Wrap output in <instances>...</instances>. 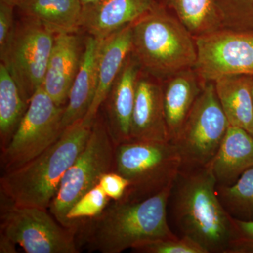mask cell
Instances as JSON below:
<instances>
[{
  "label": "cell",
  "mask_w": 253,
  "mask_h": 253,
  "mask_svg": "<svg viewBox=\"0 0 253 253\" xmlns=\"http://www.w3.org/2000/svg\"><path fill=\"white\" fill-rule=\"evenodd\" d=\"M14 7L0 1V57L6 56L14 38L16 23L14 20Z\"/></svg>",
  "instance_id": "obj_28"
},
{
  "label": "cell",
  "mask_w": 253,
  "mask_h": 253,
  "mask_svg": "<svg viewBox=\"0 0 253 253\" xmlns=\"http://www.w3.org/2000/svg\"><path fill=\"white\" fill-rule=\"evenodd\" d=\"M92 125L83 119L73 123L41 155L17 169L3 173L1 196L16 206L49 209L65 173L85 146Z\"/></svg>",
  "instance_id": "obj_3"
},
{
  "label": "cell",
  "mask_w": 253,
  "mask_h": 253,
  "mask_svg": "<svg viewBox=\"0 0 253 253\" xmlns=\"http://www.w3.org/2000/svg\"><path fill=\"white\" fill-rule=\"evenodd\" d=\"M29 104L4 63L0 64V149L4 151L12 139Z\"/></svg>",
  "instance_id": "obj_22"
},
{
  "label": "cell",
  "mask_w": 253,
  "mask_h": 253,
  "mask_svg": "<svg viewBox=\"0 0 253 253\" xmlns=\"http://www.w3.org/2000/svg\"><path fill=\"white\" fill-rule=\"evenodd\" d=\"M217 196L234 219L253 221V166L229 186L217 185Z\"/></svg>",
  "instance_id": "obj_24"
},
{
  "label": "cell",
  "mask_w": 253,
  "mask_h": 253,
  "mask_svg": "<svg viewBox=\"0 0 253 253\" xmlns=\"http://www.w3.org/2000/svg\"><path fill=\"white\" fill-rule=\"evenodd\" d=\"M223 28L253 29V0H214Z\"/></svg>",
  "instance_id": "obj_26"
},
{
  "label": "cell",
  "mask_w": 253,
  "mask_h": 253,
  "mask_svg": "<svg viewBox=\"0 0 253 253\" xmlns=\"http://www.w3.org/2000/svg\"><path fill=\"white\" fill-rule=\"evenodd\" d=\"M99 186L111 201H120L124 197L129 182L121 174L112 171L106 172L100 178Z\"/></svg>",
  "instance_id": "obj_29"
},
{
  "label": "cell",
  "mask_w": 253,
  "mask_h": 253,
  "mask_svg": "<svg viewBox=\"0 0 253 253\" xmlns=\"http://www.w3.org/2000/svg\"><path fill=\"white\" fill-rule=\"evenodd\" d=\"M25 0H0V1H3V2L6 3L10 5H12L14 7L17 8L19 5L22 4Z\"/></svg>",
  "instance_id": "obj_32"
},
{
  "label": "cell",
  "mask_w": 253,
  "mask_h": 253,
  "mask_svg": "<svg viewBox=\"0 0 253 253\" xmlns=\"http://www.w3.org/2000/svg\"><path fill=\"white\" fill-rule=\"evenodd\" d=\"M102 39L88 36L77 75L73 81L68 102L65 106L63 126L66 129L83 120L89 111L98 84V61Z\"/></svg>",
  "instance_id": "obj_17"
},
{
  "label": "cell",
  "mask_w": 253,
  "mask_h": 253,
  "mask_svg": "<svg viewBox=\"0 0 253 253\" xmlns=\"http://www.w3.org/2000/svg\"><path fill=\"white\" fill-rule=\"evenodd\" d=\"M229 124L213 82L204 84L177 137L181 167H204L217 154Z\"/></svg>",
  "instance_id": "obj_9"
},
{
  "label": "cell",
  "mask_w": 253,
  "mask_h": 253,
  "mask_svg": "<svg viewBox=\"0 0 253 253\" xmlns=\"http://www.w3.org/2000/svg\"><path fill=\"white\" fill-rule=\"evenodd\" d=\"M131 250L139 253H207L202 246L187 237L146 241Z\"/></svg>",
  "instance_id": "obj_27"
},
{
  "label": "cell",
  "mask_w": 253,
  "mask_h": 253,
  "mask_svg": "<svg viewBox=\"0 0 253 253\" xmlns=\"http://www.w3.org/2000/svg\"><path fill=\"white\" fill-rule=\"evenodd\" d=\"M56 33L34 18L16 22L14 38L1 63L9 70L28 104L42 86Z\"/></svg>",
  "instance_id": "obj_10"
},
{
  "label": "cell",
  "mask_w": 253,
  "mask_h": 253,
  "mask_svg": "<svg viewBox=\"0 0 253 253\" xmlns=\"http://www.w3.org/2000/svg\"><path fill=\"white\" fill-rule=\"evenodd\" d=\"M65 106H58L42 86L36 91L12 139L1 151L3 173L21 167L59 140L65 129Z\"/></svg>",
  "instance_id": "obj_8"
},
{
  "label": "cell",
  "mask_w": 253,
  "mask_h": 253,
  "mask_svg": "<svg viewBox=\"0 0 253 253\" xmlns=\"http://www.w3.org/2000/svg\"><path fill=\"white\" fill-rule=\"evenodd\" d=\"M111 200L96 184L78 200L66 216L67 228L78 232L83 223L99 215Z\"/></svg>",
  "instance_id": "obj_25"
},
{
  "label": "cell",
  "mask_w": 253,
  "mask_h": 253,
  "mask_svg": "<svg viewBox=\"0 0 253 253\" xmlns=\"http://www.w3.org/2000/svg\"><path fill=\"white\" fill-rule=\"evenodd\" d=\"M166 80L162 84L163 104L169 141L172 142L179 135L205 83L194 68L183 70Z\"/></svg>",
  "instance_id": "obj_18"
},
{
  "label": "cell",
  "mask_w": 253,
  "mask_h": 253,
  "mask_svg": "<svg viewBox=\"0 0 253 253\" xmlns=\"http://www.w3.org/2000/svg\"><path fill=\"white\" fill-rule=\"evenodd\" d=\"M131 51V24L102 39L98 61V84L89 111L83 118L92 125Z\"/></svg>",
  "instance_id": "obj_16"
},
{
  "label": "cell",
  "mask_w": 253,
  "mask_h": 253,
  "mask_svg": "<svg viewBox=\"0 0 253 253\" xmlns=\"http://www.w3.org/2000/svg\"><path fill=\"white\" fill-rule=\"evenodd\" d=\"M171 187L142 201H112L99 215L83 223L78 243L89 251L121 253L146 241L179 237L168 221Z\"/></svg>",
  "instance_id": "obj_2"
},
{
  "label": "cell",
  "mask_w": 253,
  "mask_h": 253,
  "mask_svg": "<svg viewBox=\"0 0 253 253\" xmlns=\"http://www.w3.org/2000/svg\"><path fill=\"white\" fill-rule=\"evenodd\" d=\"M16 244L12 240L0 233V253H16Z\"/></svg>",
  "instance_id": "obj_31"
},
{
  "label": "cell",
  "mask_w": 253,
  "mask_h": 253,
  "mask_svg": "<svg viewBox=\"0 0 253 253\" xmlns=\"http://www.w3.org/2000/svg\"><path fill=\"white\" fill-rule=\"evenodd\" d=\"M253 166V136L243 128L229 126L210 164L217 185H231Z\"/></svg>",
  "instance_id": "obj_19"
},
{
  "label": "cell",
  "mask_w": 253,
  "mask_h": 253,
  "mask_svg": "<svg viewBox=\"0 0 253 253\" xmlns=\"http://www.w3.org/2000/svg\"><path fill=\"white\" fill-rule=\"evenodd\" d=\"M142 73L136 83L130 140L170 141L165 114L162 84L143 76Z\"/></svg>",
  "instance_id": "obj_14"
},
{
  "label": "cell",
  "mask_w": 253,
  "mask_h": 253,
  "mask_svg": "<svg viewBox=\"0 0 253 253\" xmlns=\"http://www.w3.org/2000/svg\"><path fill=\"white\" fill-rule=\"evenodd\" d=\"M194 38V69L203 83L224 76H253V29L221 28Z\"/></svg>",
  "instance_id": "obj_11"
},
{
  "label": "cell",
  "mask_w": 253,
  "mask_h": 253,
  "mask_svg": "<svg viewBox=\"0 0 253 253\" xmlns=\"http://www.w3.org/2000/svg\"><path fill=\"white\" fill-rule=\"evenodd\" d=\"M84 49V41L83 42L77 33L55 34L54 45L42 86L58 106H64L67 104Z\"/></svg>",
  "instance_id": "obj_12"
},
{
  "label": "cell",
  "mask_w": 253,
  "mask_h": 253,
  "mask_svg": "<svg viewBox=\"0 0 253 253\" xmlns=\"http://www.w3.org/2000/svg\"><path fill=\"white\" fill-rule=\"evenodd\" d=\"M156 0H98L83 6L80 26L89 36L104 39L149 12Z\"/></svg>",
  "instance_id": "obj_15"
},
{
  "label": "cell",
  "mask_w": 253,
  "mask_h": 253,
  "mask_svg": "<svg viewBox=\"0 0 253 253\" xmlns=\"http://www.w3.org/2000/svg\"><path fill=\"white\" fill-rule=\"evenodd\" d=\"M141 71L140 65L131 52L102 105L108 129L116 145L130 141L136 83Z\"/></svg>",
  "instance_id": "obj_13"
},
{
  "label": "cell",
  "mask_w": 253,
  "mask_h": 253,
  "mask_svg": "<svg viewBox=\"0 0 253 253\" xmlns=\"http://www.w3.org/2000/svg\"><path fill=\"white\" fill-rule=\"evenodd\" d=\"M253 76H224L213 82L218 99L230 126H239L252 134Z\"/></svg>",
  "instance_id": "obj_20"
},
{
  "label": "cell",
  "mask_w": 253,
  "mask_h": 253,
  "mask_svg": "<svg viewBox=\"0 0 253 253\" xmlns=\"http://www.w3.org/2000/svg\"><path fill=\"white\" fill-rule=\"evenodd\" d=\"M17 8L23 16L41 21L56 33L81 29V0H25Z\"/></svg>",
  "instance_id": "obj_21"
},
{
  "label": "cell",
  "mask_w": 253,
  "mask_h": 253,
  "mask_svg": "<svg viewBox=\"0 0 253 253\" xmlns=\"http://www.w3.org/2000/svg\"><path fill=\"white\" fill-rule=\"evenodd\" d=\"M116 146L104 116L98 113L85 146L65 173L48 209L64 227L66 216L78 200L99 184L103 174L115 171Z\"/></svg>",
  "instance_id": "obj_6"
},
{
  "label": "cell",
  "mask_w": 253,
  "mask_h": 253,
  "mask_svg": "<svg viewBox=\"0 0 253 253\" xmlns=\"http://www.w3.org/2000/svg\"><path fill=\"white\" fill-rule=\"evenodd\" d=\"M0 233L27 253H79L77 232L48 210L18 206L1 196Z\"/></svg>",
  "instance_id": "obj_7"
},
{
  "label": "cell",
  "mask_w": 253,
  "mask_h": 253,
  "mask_svg": "<svg viewBox=\"0 0 253 253\" xmlns=\"http://www.w3.org/2000/svg\"><path fill=\"white\" fill-rule=\"evenodd\" d=\"M96 1H98V0H81L82 5H83V6H85V5L91 4V3H94Z\"/></svg>",
  "instance_id": "obj_33"
},
{
  "label": "cell",
  "mask_w": 253,
  "mask_h": 253,
  "mask_svg": "<svg viewBox=\"0 0 253 253\" xmlns=\"http://www.w3.org/2000/svg\"><path fill=\"white\" fill-rule=\"evenodd\" d=\"M182 162L171 141H133L116 145L115 171L129 182L121 200L142 201L172 186Z\"/></svg>",
  "instance_id": "obj_5"
},
{
  "label": "cell",
  "mask_w": 253,
  "mask_h": 253,
  "mask_svg": "<svg viewBox=\"0 0 253 253\" xmlns=\"http://www.w3.org/2000/svg\"><path fill=\"white\" fill-rule=\"evenodd\" d=\"M234 220L236 239L229 253H253V221Z\"/></svg>",
  "instance_id": "obj_30"
},
{
  "label": "cell",
  "mask_w": 253,
  "mask_h": 253,
  "mask_svg": "<svg viewBox=\"0 0 253 253\" xmlns=\"http://www.w3.org/2000/svg\"><path fill=\"white\" fill-rule=\"evenodd\" d=\"M194 37L223 28L214 0H163Z\"/></svg>",
  "instance_id": "obj_23"
},
{
  "label": "cell",
  "mask_w": 253,
  "mask_h": 253,
  "mask_svg": "<svg viewBox=\"0 0 253 253\" xmlns=\"http://www.w3.org/2000/svg\"><path fill=\"white\" fill-rule=\"evenodd\" d=\"M216 188L210 165L181 167L171 187L168 217L179 237L196 241L207 253H229L236 239L235 223Z\"/></svg>",
  "instance_id": "obj_1"
},
{
  "label": "cell",
  "mask_w": 253,
  "mask_h": 253,
  "mask_svg": "<svg viewBox=\"0 0 253 253\" xmlns=\"http://www.w3.org/2000/svg\"><path fill=\"white\" fill-rule=\"evenodd\" d=\"M131 52L141 71L157 79L194 68L197 59L194 36L159 3L131 23Z\"/></svg>",
  "instance_id": "obj_4"
},
{
  "label": "cell",
  "mask_w": 253,
  "mask_h": 253,
  "mask_svg": "<svg viewBox=\"0 0 253 253\" xmlns=\"http://www.w3.org/2000/svg\"><path fill=\"white\" fill-rule=\"evenodd\" d=\"M252 91H253V83H252ZM252 135L253 136V131H252Z\"/></svg>",
  "instance_id": "obj_34"
}]
</instances>
